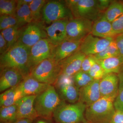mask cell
I'll use <instances>...</instances> for the list:
<instances>
[{
    "label": "cell",
    "mask_w": 123,
    "mask_h": 123,
    "mask_svg": "<svg viewBox=\"0 0 123 123\" xmlns=\"http://www.w3.org/2000/svg\"><path fill=\"white\" fill-rule=\"evenodd\" d=\"M8 44L6 40L2 36L1 34H0V55H2L6 52L8 50Z\"/></svg>",
    "instance_id": "cell-40"
},
{
    "label": "cell",
    "mask_w": 123,
    "mask_h": 123,
    "mask_svg": "<svg viewBox=\"0 0 123 123\" xmlns=\"http://www.w3.org/2000/svg\"><path fill=\"white\" fill-rule=\"evenodd\" d=\"M114 105L115 110L123 112V87L119 88L118 92L115 99Z\"/></svg>",
    "instance_id": "cell-35"
},
{
    "label": "cell",
    "mask_w": 123,
    "mask_h": 123,
    "mask_svg": "<svg viewBox=\"0 0 123 123\" xmlns=\"http://www.w3.org/2000/svg\"><path fill=\"white\" fill-rule=\"evenodd\" d=\"M25 97L18 84L4 92L0 95V106L7 107L16 104L18 100Z\"/></svg>",
    "instance_id": "cell-21"
},
{
    "label": "cell",
    "mask_w": 123,
    "mask_h": 123,
    "mask_svg": "<svg viewBox=\"0 0 123 123\" xmlns=\"http://www.w3.org/2000/svg\"><path fill=\"white\" fill-rule=\"evenodd\" d=\"M17 0H0V15H15Z\"/></svg>",
    "instance_id": "cell-29"
},
{
    "label": "cell",
    "mask_w": 123,
    "mask_h": 123,
    "mask_svg": "<svg viewBox=\"0 0 123 123\" xmlns=\"http://www.w3.org/2000/svg\"><path fill=\"white\" fill-rule=\"evenodd\" d=\"M81 41L65 40L52 49L51 58L60 62L77 52L80 49Z\"/></svg>",
    "instance_id": "cell-14"
},
{
    "label": "cell",
    "mask_w": 123,
    "mask_h": 123,
    "mask_svg": "<svg viewBox=\"0 0 123 123\" xmlns=\"http://www.w3.org/2000/svg\"><path fill=\"white\" fill-rule=\"evenodd\" d=\"M96 63V59L93 55L86 56L82 62L81 70L88 73L92 66Z\"/></svg>",
    "instance_id": "cell-34"
},
{
    "label": "cell",
    "mask_w": 123,
    "mask_h": 123,
    "mask_svg": "<svg viewBox=\"0 0 123 123\" xmlns=\"http://www.w3.org/2000/svg\"><path fill=\"white\" fill-rule=\"evenodd\" d=\"M115 40L120 54L123 55V33L117 35Z\"/></svg>",
    "instance_id": "cell-39"
},
{
    "label": "cell",
    "mask_w": 123,
    "mask_h": 123,
    "mask_svg": "<svg viewBox=\"0 0 123 123\" xmlns=\"http://www.w3.org/2000/svg\"><path fill=\"white\" fill-rule=\"evenodd\" d=\"M100 80H94L88 85L79 89L78 102L85 104L87 107L101 98L99 90Z\"/></svg>",
    "instance_id": "cell-15"
},
{
    "label": "cell",
    "mask_w": 123,
    "mask_h": 123,
    "mask_svg": "<svg viewBox=\"0 0 123 123\" xmlns=\"http://www.w3.org/2000/svg\"><path fill=\"white\" fill-rule=\"evenodd\" d=\"M30 49L17 42L4 54L0 55V70L4 69H15L21 73L24 78L30 75Z\"/></svg>",
    "instance_id": "cell-1"
},
{
    "label": "cell",
    "mask_w": 123,
    "mask_h": 123,
    "mask_svg": "<svg viewBox=\"0 0 123 123\" xmlns=\"http://www.w3.org/2000/svg\"><path fill=\"white\" fill-rule=\"evenodd\" d=\"M110 123H123V112L115 110Z\"/></svg>",
    "instance_id": "cell-37"
},
{
    "label": "cell",
    "mask_w": 123,
    "mask_h": 123,
    "mask_svg": "<svg viewBox=\"0 0 123 123\" xmlns=\"http://www.w3.org/2000/svg\"><path fill=\"white\" fill-rule=\"evenodd\" d=\"M33 120L27 119H20L12 123H32Z\"/></svg>",
    "instance_id": "cell-42"
},
{
    "label": "cell",
    "mask_w": 123,
    "mask_h": 123,
    "mask_svg": "<svg viewBox=\"0 0 123 123\" xmlns=\"http://www.w3.org/2000/svg\"><path fill=\"white\" fill-rule=\"evenodd\" d=\"M113 30L117 35L123 33V14L111 23Z\"/></svg>",
    "instance_id": "cell-36"
},
{
    "label": "cell",
    "mask_w": 123,
    "mask_h": 123,
    "mask_svg": "<svg viewBox=\"0 0 123 123\" xmlns=\"http://www.w3.org/2000/svg\"><path fill=\"white\" fill-rule=\"evenodd\" d=\"M103 14L109 21L111 23L113 22L123 14V3L112 1Z\"/></svg>",
    "instance_id": "cell-26"
},
{
    "label": "cell",
    "mask_w": 123,
    "mask_h": 123,
    "mask_svg": "<svg viewBox=\"0 0 123 123\" xmlns=\"http://www.w3.org/2000/svg\"><path fill=\"white\" fill-rule=\"evenodd\" d=\"M96 62L103 68L105 74L111 73L118 74L123 66V55H119Z\"/></svg>",
    "instance_id": "cell-22"
},
{
    "label": "cell",
    "mask_w": 123,
    "mask_h": 123,
    "mask_svg": "<svg viewBox=\"0 0 123 123\" xmlns=\"http://www.w3.org/2000/svg\"><path fill=\"white\" fill-rule=\"evenodd\" d=\"M117 75L119 80V88L123 87V66Z\"/></svg>",
    "instance_id": "cell-41"
},
{
    "label": "cell",
    "mask_w": 123,
    "mask_h": 123,
    "mask_svg": "<svg viewBox=\"0 0 123 123\" xmlns=\"http://www.w3.org/2000/svg\"><path fill=\"white\" fill-rule=\"evenodd\" d=\"M86 108L85 104L80 102L68 104L61 102L53 116L58 123H88L84 115Z\"/></svg>",
    "instance_id": "cell-4"
},
{
    "label": "cell",
    "mask_w": 123,
    "mask_h": 123,
    "mask_svg": "<svg viewBox=\"0 0 123 123\" xmlns=\"http://www.w3.org/2000/svg\"><path fill=\"white\" fill-rule=\"evenodd\" d=\"M88 73L94 80H100L106 75L103 68L97 62L92 66Z\"/></svg>",
    "instance_id": "cell-33"
},
{
    "label": "cell",
    "mask_w": 123,
    "mask_h": 123,
    "mask_svg": "<svg viewBox=\"0 0 123 123\" xmlns=\"http://www.w3.org/2000/svg\"><path fill=\"white\" fill-rule=\"evenodd\" d=\"M42 31L36 23L32 22L28 25L21 31L18 42L30 49L43 38Z\"/></svg>",
    "instance_id": "cell-11"
},
{
    "label": "cell",
    "mask_w": 123,
    "mask_h": 123,
    "mask_svg": "<svg viewBox=\"0 0 123 123\" xmlns=\"http://www.w3.org/2000/svg\"><path fill=\"white\" fill-rule=\"evenodd\" d=\"M68 20H58L45 28L48 39L53 46H57L66 40V26Z\"/></svg>",
    "instance_id": "cell-13"
},
{
    "label": "cell",
    "mask_w": 123,
    "mask_h": 123,
    "mask_svg": "<svg viewBox=\"0 0 123 123\" xmlns=\"http://www.w3.org/2000/svg\"><path fill=\"white\" fill-rule=\"evenodd\" d=\"M37 95H27L18 100L17 105V119H27L33 120L38 117L34 106Z\"/></svg>",
    "instance_id": "cell-16"
},
{
    "label": "cell",
    "mask_w": 123,
    "mask_h": 123,
    "mask_svg": "<svg viewBox=\"0 0 123 123\" xmlns=\"http://www.w3.org/2000/svg\"><path fill=\"white\" fill-rule=\"evenodd\" d=\"M99 87L101 97L117 96L119 89L117 74L113 73L106 74L100 79Z\"/></svg>",
    "instance_id": "cell-18"
},
{
    "label": "cell",
    "mask_w": 123,
    "mask_h": 123,
    "mask_svg": "<svg viewBox=\"0 0 123 123\" xmlns=\"http://www.w3.org/2000/svg\"><path fill=\"white\" fill-rule=\"evenodd\" d=\"M15 15L20 27L33 22V19L29 5L18 2Z\"/></svg>",
    "instance_id": "cell-23"
},
{
    "label": "cell",
    "mask_w": 123,
    "mask_h": 123,
    "mask_svg": "<svg viewBox=\"0 0 123 123\" xmlns=\"http://www.w3.org/2000/svg\"><path fill=\"white\" fill-rule=\"evenodd\" d=\"M19 85L25 96L37 95L46 90L50 85L40 82L29 75L24 78Z\"/></svg>",
    "instance_id": "cell-20"
},
{
    "label": "cell",
    "mask_w": 123,
    "mask_h": 123,
    "mask_svg": "<svg viewBox=\"0 0 123 123\" xmlns=\"http://www.w3.org/2000/svg\"><path fill=\"white\" fill-rule=\"evenodd\" d=\"M91 34L102 38H115L117 35L113 30L111 23L106 18L104 14L94 22Z\"/></svg>",
    "instance_id": "cell-19"
},
{
    "label": "cell",
    "mask_w": 123,
    "mask_h": 123,
    "mask_svg": "<svg viewBox=\"0 0 123 123\" xmlns=\"http://www.w3.org/2000/svg\"><path fill=\"white\" fill-rule=\"evenodd\" d=\"M24 78L21 73L15 69L5 68L0 70V92H4L18 85Z\"/></svg>",
    "instance_id": "cell-17"
},
{
    "label": "cell",
    "mask_w": 123,
    "mask_h": 123,
    "mask_svg": "<svg viewBox=\"0 0 123 123\" xmlns=\"http://www.w3.org/2000/svg\"><path fill=\"white\" fill-rule=\"evenodd\" d=\"M45 0H33L29 5L33 22L37 23L41 17V12L46 2Z\"/></svg>",
    "instance_id": "cell-30"
},
{
    "label": "cell",
    "mask_w": 123,
    "mask_h": 123,
    "mask_svg": "<svg viewBox=\"0 0 123 123\" xmlns=\"http://www.w3.org/2000/svg\"><path fill=\"white\" fill-rule=\"evenodd\" d=\"M98 0H79L72 13L75 18H81L94 22L101 16Z\"/></svg>",
    "instance_id": "cell-10"
},
{
    "label": "cell",
    "mask_w": 123,
    "mask_h": 123,
    "mask_svg": "<svg viewBox=\"0 0 123 123\" xmlns=\"http://www.w3.org/2000/svg\"><path fill=\"white\" fill-rule=\"evenodd\" d=\"M59 88L63 97L69 102L74 104L79 101V89L75 84L63 86Z\"/></svg>",
    "instance_id": "cell-24"
},
{
    "label": "cell",
    "mask_w": 123,
    "mask_h": 123,
    "mask_svg": "<svg viewBox=\"0 0 123 123\" xmlns=\"http://www.w3.org/2000/svg\"><path fill=\"white\" fill-rule=\"evenodd\" d=\"M17 105L15 104L7 107H1L0 109L1 123H12L17 119Z\"/></svg>",
    "instance_id": "cell-25"
},
{
    "label": "cell",
    "mask_w": 123,
    "mask_h": 123,
    "mask_svg": "<svg viewBox=\"0 0 123 123\" xmlns=\"http://www.w3.org/2000/svg\"><path fill=\"white\" fill-rule=\"evenodd\" d=\"M21 30V27L16 25L1 31L0 34L7 42L9 49L18 42Z\"/></svg>",
    "instance_id": "cell-27"
},
{
    "label": "cell",
    "mask_w": 123,
    "mask_h": 123,
    "mask_svg": "<svg viewBox=\"0 0 123 123\" xmlns=\"http://www.w3.org/2000/svg\"><path fill=\"white\" fill-rule=\"evenodd\" d=\"M61 102L55 87L50 85L46 90L37 95L34 106L38 117L49 119L53 116Z\"/></svg>",
    "instance_id": "cell-3"
},
{
    "label": "cell",
    "mask_w": 123,
    "mask_h": 123,
    "mask_svg": "<svg viewBox=\"0 0 123 123\" xmlns=\"http://www.w3.org/2000/svg\"><path fill=\"white\" fill-rule=\"evenodd\" d=\"M114 39L98 37L90 34L82 40L79 50L86 56L94 55L105 49Z\"/></svg>",
    "instance_id": "cell-8"
},
{
    "label": "cell",
    "mask_w": 123,
    "mask_h": 123,
    "mask_svg": "<svg viewBox=\"0 0 123 123\" xmlns=\"http://www.w3.org/2000/svg\"><path fill=\"white\" fill-rule=\"evenodd\" d=\"M73 77L75 85L79 89L87 85L94 80L88 73L81 70L76 73Z\"/></svg>",
    "instance_id": "cell-31"
},
{
    "label": "cell",
    "mask_w": 123,
    "mask_h": 123,
    "mask_svg": "<svg viewBox=\"0 0 123 123\" xmlns=\"http://www.w3.org/2000/svg\"><path fill=\"white\" fill-rule=\"evenodd\" d=\"M120 55L115 39L107 47L98 54L93 55L97 60L105 59Z\"/></svg>",
    "instance_id": "cell-28"
},
{
    "label": "cell",
    "mask_w": 123,
    "mask_h": 123,
    "mask_svg": "<svg viewBox=\"0 0 123 123\" xmlns=\"http://www.w3.org/2000/svg\"><path fill=\"white\" fill-rule=\"evenodd\" d=\"M37 123H46V122H44V121H38Z\"/></svg>",
    "instance_id": "cell-44"
},
{
    "label": "cell",
    "mask_w": 123,
    "mask_h": 123,
    "mask_svg": "<svg viewBox=\"0 0 123 123\" xmlns=\"http://www.w3.org/2000/svg\"><path fill=\"white\" fill-rule=\"evenodd\" d=\"M86 55L79 50L59 62L61 69V75L73 76L81 70L82 64Z\"/></svg>",
    "instance_id": "cell-12"
},
{
    "label": "cell",
    "mask_w": 123,
    "mask_h": 123,
    "mask_svg": "<svg viewBox=\"0 0 123 123\" xmlns=\"http://www.w3.org/2000/svg\"><path fill=\"white\" fill-rule=\"evenodd\" d=\"M53 46L48 38H43L31 48L30 60L31 70L44 60L51 58Z\"/></svg>",
    "instance_id": "cell-9"
},
{
    "label": "cell",
    "mask_w": 123,
    "mask_h": 123,
    "mask_svg": "<svg viewBox=\"0 0 123 123\" xmlns=\"http://www.w3.org/2000/svg\"><path fill=\"white\" fill-rule=\"evenodd\" d=\"M116 96L101 97L87 107L85 117L88 123H110L115 111L114 103Z\"/></svg>",
    "instance_id": "cell-2"
},
{
    "label": "cell",
    "mask_w": 123,
    "mask_h": 123,
    "mask_svg": "<svg viewBox=\"0 0 123 123\" xmlns=\"http://www.w3.org/2000/svg\"><path fill=\"white\" fill-rule=\"evenodd\" d=\"M93 23L81 18H74L69 20L66 26V40L82 41L91 34Z\"/></svg>",
    "instance_id": "cell-6"
},
{
    "label": "cell",
    "mask_w": 123,
    "mask_h": 123,
    "mask_svg": "<svg viewBox=\"0 0 123 123\" xmlns=\"http://www.w3.org/2000/svg\"><path fill=\"white\" fill-rule=\"evenodd\" d=\"M112 0H98V6L101 12L105 11L111 5Z\"/></svg>",
    "instance_id": "cell-38"
},
{
    "label": "cell",
    "mask_w": 123,
    "mask_h": 123,
    "mask_svg": "<svg viewBox=\"0 0 123 123\" xmlns=\"http://www.w3.org/2000/svg\"><path fill=\"white\" fill-rule=\"evenodd\" d=\"M61 74L59 62L50 58L35 66L30 75L40 82L52 85L57 81Z\"/></svg>",
    "instance_id": "cell-5"
},
{
    "label": "cell",
    "mask_w": 123,
    "mask_h": 123,
    "mask_svg": "<svg viewBox=\"0 0 123 123\" xmlns=\"http://www.w3.org/2000/svg\"><path fill=\"white\" fill-rule=\"evenodd\" d=\"M16 25H18V23L15 15H0V31Z\"/></svg>",
    "instance_id": "cell-32"
},
{
    "label": "cell",
    "mask_w": 123,
    "mask_h": 123,
    "mask_svg": "<svg viewBox=\"0 0 123 123\" xmlns=\"http://www.w3.org/2000/svg\"><path fill=\"white\" fill-rule=\"evenodd\" d=\"M70 10L61 2L51 1L44 5L42 10V15L44 21L51 23L58 20L72 19L73 16Z\"/></svg>",
    "instance_id": "cell-7"
},
{
    "label": "cell",
    "mask_w": 123,
    "mask_h": 123,
    "mask_svg": "<svg viewBox=\"0 0 123 123\" xmlns=\"http://www.w3.org/2000/svg\"><path fill=\"white\" fill-rule=\"evenodd\" d=\"M33 0H17V1L18 2L22 3V4L30 5Z\"/></svg>",
    "instance_id": "cell-43"
}]
</instances>
